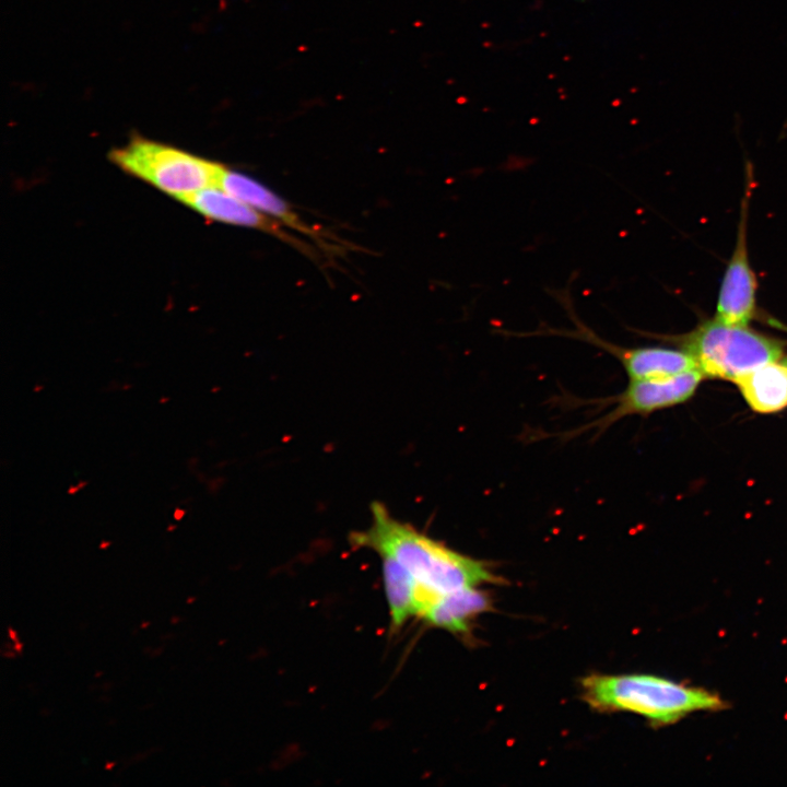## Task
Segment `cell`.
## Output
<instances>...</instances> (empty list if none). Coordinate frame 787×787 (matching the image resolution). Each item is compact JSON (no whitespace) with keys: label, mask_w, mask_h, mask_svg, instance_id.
<instances>
[{"label":"cell","mask_w":787,"mask_h":787,"mask_svg":"<svg viewBox=\"0 0 787 787\" xmlns=\"http://www.w3.org/2000/svg\"><path fill=\"white\" fill-rule=\"evenodd\" d=\"M704 377L701 369H695L667 378L630 380L627 387L611 399L612 409L585 428L602 433L625 416L647 415L682 403L694 395Z\"/></svg>","instance_id":"obj_5"},{"label":"cell","mask_w":787,"mask_h":787,"mask_svg":"<svg viewBox=\"0 0 787 787\" xmlns=\"http://www.w3.org/2000/svg\"><path fill=\"white\" fill-rule=\"evenodd\" d=\"M113 765H114V763L107 764V765H106V768H109V767H111Z\"/></svg>","instance_id":"obj_20"},{"label":"cell","mask_w":787,"mask_h":787,"mask_svg":"<svg viewBox=\"0 0 787 787\" xmlns=\"http://www.w3.org/2000/svg\"><path fill=\"white\" fill-rule=\"evenodd\" d=\"M149 624H150V622H144V623L141 625V627H145V626H148Z\"/></svg>","instance_id":"obj_19"},{"label":"cell","mask_w":787,"mask_h":787,"mask_svg":"<svg viewBox=\"0 0 787 787\" xmlns=\"http://www.w3.org/2000/svg\"><path fill=\"white\" fill-rule=\"evenodd\" d=\"M490 608V597L485 591L478 587H465L439 596L421 619L431 626L465 634L471 621Z\"/></svg>","instance_id":"obj_10"},{"label":"cell","mask_w":787,"mask_h":787,"mask_svg":"<svg viewBox=\"0 0 787 787\" xmlns=\"http://www.w3.org/2000/svg\"><path fill=\"white\" fill-rule=\"evenodd\" d=\"M785 362H787V359H784Z\"/></svg>","instance_id":"obj_21"},{"label":"cell","mask_w":787,"mask_h":787,"mask_svg":"<svg viewBox=\"0 0 787 787\" xmlns=\"http://www.w3.org/2000/svg\"><path fill=\"white\" fill-rule=\"evenodd\" d=\"M178 620H179V618H177V616H175V618H172V621H171V623H172V624H175V623H177V622H178Z\"/></svg>","instance_id":"obj_16"},{"label":"cell","mask_w":787,"mask_h":787,"mask_svg":"<svg viewBox=\"0 0 787 787\" xmlns=\"http://www.w3.org/2000/svg\"><path fill=\"white\" fill-rule=\"evenodd\" d=\"M390 629L398 631L411 618H416V582L398 562L380 557Z\"/></svg>","instance_id":"obj_12"},{"label":"cell","mask_w":787,"mask_h":787,"mask_svg":"<svg viewBox=\"0 0 787 787\" xmlns=\"http://www.w3.org/2000/svg\"><path fill=\"white\" fill-rule=\"evenodd\" d=\"M580 685L584 701L592 708L630 712L656 725H670L689 714L726 706L716 693L650 674H591Z\"/></svg>","instance_id":"obj_2"},{"label":"cell","mask_w":787,"mask_h":787,"mask_svg":"<svg viewBox=\"0 0 787 787\" xmlns=\"http://www.w3.org/2000/svg\"><path fill=\"white\" fill-rule=\"evenodd\" d=\"M219 187L285 227L325 244L318 230L306 224L282 198L256 179L224 166Z\"/></svg>","instance_id":"obj_9"},{"label":"cell","mask_w":787,"mask_h":787,"mask_svg":"<svg viewBox=\"0 0 787 787\" xmlns=\"http://www.w3.org/2000/svg\"><path fill=\"white\" fill-rule=\"evenodd\" d=\"M369 507V526L351 532L350 544L395 560L423 588L442 596L465 587L500 583L486 562L462 554L393 517L378 501Z\"/></svg>","instance_id":"obj_1"},{"label":"cell","mask_w":787,"mask_h":787,"mask_svg":"<svg viewBox=\"0 0 787 787\" xmlns=\"http://www.w3.org/2000/svg\"><path fill=\"white\" fill-rule=\"evenodd\" d=\"M745 402L757 413H774L787 407V362L762 365L736 381Z\"/></svg>","instance_id":"obj_11"},{"label":"cell","mask_w":787,"mask_h":787,"mask_svg":"<svg viewBox=\"0 0 787 787\" xmlns=\"http://www.w3.org/2000/svg\"><path fill=\"white\" fill-rule=\"evenodd\" d=\"M707 377L736 381L749 372L780 361L783 344L748 326H730L716 318L698 326L682 341Z\"/></svg>","instance_id":"obj_4"},{"label":"cell","mask_w":787,"mask_h":787,"mask_svg":"<svg viewBox=\"0 0 787 787\" xmlns=\"http://www.w3.org/2000/svg\"><path fill=\"white\" fill-rule=\"evenodd\" d=\"M207 219L256 228L308 251L307 246L284 230V225L238 200L220 187H209L180 200Z\"/></svg>","instance_id":"obj_8"},{"label":"cell","mask_w":787,"mask_h":787,"mask_svg":"<svg viewBox=\"0 0 787 787\" xmlns=\"http://www.w3.org/2000/svg\"><path fill=\"white\" fill-rule=\"evenodd\" d=\"M8 634H9V638H10L11 641H13V642H17V641H19L17 634H16V632H15L12 627H8Z\"/></svg>","instance_id":"obj_13"},{"label":"cell","mask_w":787,"mask_h":787,"mask_svg":"<svg viewBox=\"0 0 787 787\" xmlns=\"http://www.w3.org/2000/svg\"><path fill=\"white\" fill-rule=\"evenodd\" d=\"M108 544H109V542H107V543H102V544H101V548L104 549V548H106Z\"/></svg>","instance_id":"obj_18"},{"label":"cell","mask_w":787,"mask_h":787,"mask_svg":"<svg viewBox=\"0 0 787 787\" xmlns=\"http://www.w3.org/2000/svg\"><path fill=\"white\" fill-rule=\"evenodd\" d=\"M195 600H196L195 597H189V598L187 599V603H191V602H193Z\"/></svg>","instance_id":"obj_17"},{"label":"cell","mask_w":787,"mask_h":787,"mask_svg":"<svg viewBox=\"0 0 787 787\" xmlns=\"http://www.w3.org/2000/svg\"><path fill=\"white\" fill-rule=\"evenodd\" d=\"M3 656H4V657H8V658H14V657H15V654H14V653L7 651V653H3Z\"/></svg>","instance_id":"obj_15"},{"label":"cell","mask_w":787,"mask_h":787,"mask_svg":"<svg viewBox=\"0 0 787 787\" xmlns=\"http://www.w3.org/2000/svg\"><path fill=\"white\" fill-rule=\"evenodd\" d=\"M22 647H23V644L17 641V642H14V645H13L12 649H13L15 653H17L19 655H21V654H22Z\"/></svg>","instance_id":"obj_14"},{"label":"cell","mask_w":787,"mask_h":787,"mask_svg":"<svg viewBox=\"0 0 787 787\" xmlns=\"http://www.w3.org/2000/svg\"><path fill=\"white\" fill-rule=\"evenodd\" d=\"M742 213L736 248L721 282L715 317L730 326H748L755 309L756 280L748 258L745 207Z\"/></svg>","instance_id":"obj_7"},{"label":"cell","mask_w":787,"mask_h":787,"mask_svg":"<svg viewBox=\"0 0 787 787\" xmlns=\"http://www.w3.org/2000/svg\"><path fill=\"white\" fill-rule=\"evenodd\" d=\"M109 157L125 173L177 200L209 187H219L224 169L220 163L141 137L114 149Z\"/></svg>","instance_id":"obj_3"},{"label":"cell","mask_w":787,"mask_h":787,"mask_svg":"<svg viewBox=\"0 0 787 787\" xmlns=\"http://www.w3.org/2000/svg\"><path fill=\"white\" fill-rule=\"evenodd\" d=\"M578 339L618 359L630 380L667 378L700 369L695 357L685 350L660 346L625 348L602 339L587 326L580 328Z\"/></svg>","instance_id":"obj_6"}]
</instances>
